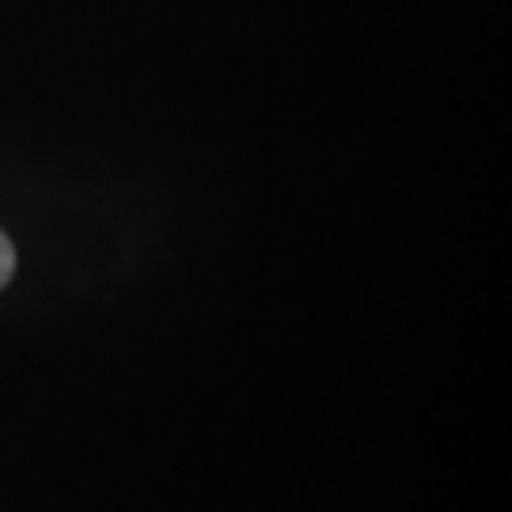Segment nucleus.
Wrapping results in <instances>:
<instances>
[{"label":"nucleus","mask_w":512,"mask_h":512,"mask_svg":"<svg viewBox=\"0 0 512 512\" xmlns=\"http://www.w3.org/2000/svg\"><path fill=\"white\" fill-rule=\"evenodd\" d=\"M12 270H16V251H12V243H8V236L0 232V289L8 285V277H12Z\"/></svg>","instance_id":"1"}]
</instances>
